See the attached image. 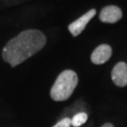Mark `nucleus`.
Wrapping results in <instances>:
<instances>
[{
	"label": "nucleus",
	"mask_w": 127,
	"mask_h": 127,
	"mask_svg": "<svg viewBox=\"0 0 127 127\" xmlns=\"http://www.w3.org/2000/svg\"><path fill=\"white\" fill-rule=\"evenodd\" d=\"M46 37L38 29H27L9 40L2 51V58L11 67H16L44 47Z\"/></svg>",
	"instance_id": "1"
},
{
	"label": "nucleus",
	"mask_w": 127,
	"mask_h": 127,
	"mask_svg": "<svg viewBox=\"0 0 127 127\" xmlns=\"http://www.w3.org/2000/svg\"><path fill=\"white\" fill-rule=\"evenodd\" d=\"M78 84V76L72 70H65L56 79L50 91L51 98L57 102L66 101L72 96Z\"/></svg>",
	"instance_id": "2"
},
{
	"label": "nucleus",
	"mask_w": 127,
	"mask_h": 127,
	"mask_svg": "<svg viewBox=\"0 0 127 127\" xmlns=\"http://www.w3.org/2000/svg\"><path fill=\"white\" fill-rule=\"evenodd\" d=\"M95 14H96V9H91L88 12L83 14L80 18H78L74 22L70 24L68 27L70 33L73 37H76L78 35H80L82 32H83V30L86 28L87 25L89 24V22L95 16Z\"/></svg>",
	"instance_id": "3"
},
{
	"label": "nucleus",
	"mask_w": 127,
	"mask_h": 127,
	"mask_svg": "<svg viewBox=\"0 0 127 127\" xmlns=\"http://www.w3.org/2000/svg\"><path fill=\"white\" fill-rule=\"evenodd\" d=\"M123 17V11L117 6H106L102 9L99 19L103 23L114 24L120 21Z\"/></svg>",
	"instance_id": "4"
},
{
	"label": "nucleus",
	"mask_w": 127,
	"mask_h": 127,
	"mask_svg": "<svg viewBox=\"0 0 127 127\" xmlns=\"http://www.w3.org/2000/svg\"><path fill=\"white\" fill-rule=\"evenodd\" d=\"M112 56V48L108 44H101L92 52L91 60L93 64L101 65L105 63Z\"/></svg>",
	"instance_id": "5"
},
{
	"label": "nucleus",
	"mask_w": 127,
	"mask_h": 127,
	"mask_svg": "<svg viewBox=\"0 0 127 127\" xmlns=\"http://www.w3.org/2000/svg\"><path fill=\"white\" fill-rule=\"evenodd\" d=\"M111 78L116 86H127V64L123 61L116 64L111 72Z\"/></svg>",
	"instance_id": "6"
},
{
	"label": "nucleus",
	"mask_w": 127,
	"mask_h": 127,
	"mask_svg": "<svg viewBox=\"0 0 127 127\" xmlns=\"http://www.w3.org/2000/svg\"><path fill=\"white\" fill-rule=\"evenodd\" d=\"M87 120H88V114L85 112H79L75 114L72 119V125L73 127H79L86 123Z\"/></svg>",
	"instance_id": "7"
},
{
	"label": "nucleus",
	"mask_w": 127,
	"mask_h": 127,
	"mask_svg": "<svg viewBox=\"0 0 127 127\" xmlns=\"http://www.w3.org/2000/svg\"><path fill=\"white\" fill-rule=\"evenodd\" d=\"M72 125V119L64 118L61 121H59L57 124H55L53 127H71Z\"/></svg>",
	"instance_id": "8"
},
{
	"label": "nucleus",
	"mask_w": 127,
	"mask_h": 127,
	"mask_svg": "<svg viewBox=\"0 0 127 127\" xmlns=\"http://www.w3.org/2000/svg\"><path fill=\"white\" fill-rule=\"evenodd\" d=\"M102 127H114V125L111 124V123H105V124H104Z\"/></svg>",
	"instance_id": "9"
}]
</instances>
